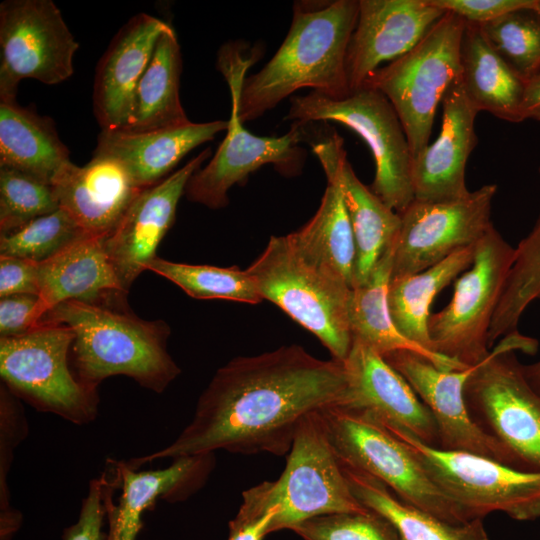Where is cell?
<instances>
[{"instance_id":"6da1fadb","label":"cell","mask_w":540,"mask_h":540,"mask_svg":"<svg viewBox=\"0 0 540 540\" xmlns=\"http://www.w3.org/2000/svg\"><path fill=\"white\" fill-rule=\"evenodd\" d=\"M346 388L343 362L316 358L296 344L235 357L216 371L175 440L129 463L140 468L217 450L287 455L302 419L339 405Z\"/></svg>"},{"instance_id":"7a4b0ae2","label":"cell","mask_w":540,"mask_h":540,"mask_svg":"<svg viewBox=\"0 0 540 540\" xmlns=\"http://www.w3.org/2000/svg\"><path fill=\"white\" fill-rule=\"evenodd\" d=\"M127 294L84 302L69 300L47 311L41 322L60 323L74 332L71 368L85 387L123 375L141 387L163 392L181 373L167 350L171 334L164 320H145L128 306Z\"/></svg>"},{"instance_id":"3957f363","label":"cell","mask_w":540,"mask_h":540,"mask_svg":"<svg viewBox=\"0 0 540 540\" xmlns=\"http://www.w3.org/2000/svg\"><path fill=\"white\" fill-rule=\"evenodd\" d=\"M359 13L358 0H337L320 7L294 5L289 31L264 67L246 77L238 97L245 123L263 116L294 92L310 88L334 99L351 91L346 54Z\"/></svg>"},{"instance_id":"277c9868","label":"cell","mask_w":540,"mask_h":540,"mask_svg":"<svg viewBox=\"0 0 540 540\" xmlns=\"http://www.w3.org/2000/svg\"><path fill=\"white\" fill-rule=\"evenodd\" d=\"M368 511L352 493L316 411L300 422L279 478L244 491L229 526L247 524L273 512V533L291 530L317 516Z\"/></svg>"},{"instance_id":"5b68a950","label":"cell","mask_w":540,"mask_h":540,"mask_svg":"<svg viewBox=\"0 0 540 540\" xmlns=\"http://www.w3.org/2000/svg\"><path fill=\"white\" fill-rule=\"evenodd\" d=\"M258 290L315 335L333 359L343 362L353 337L349 321L352 288L341 277L307 260L290 235L271 236L246 269Z\"/></svg>"},{"instance_id":"8992f818","label":"cell","mask_w":540,"mask_h":540,"mask_svg":"<svg viewBox=\"0 0 540 540\" xmlns=\"http://www.w3.org/2000/svg\"><path fill=\"white\" fill-rule=\"evenodd\" d=\"M515 350L534 353L537 341L519 332L503 337L475 366L464 398L473 421L513 455L521 470L540 472V396Z\"/></svg>"},{"instance_id":"52a82bcc","label":"cell","mask_w":540,"mask_h":540,"mask_svg":"<svg viewBox=\"0 0 540 540\" xmlns=\"http://www.w3.org/2000/svg\"><path fill=\"white\" fill-rule=\"evenodd\" d=\"M466 22L445 11L409 52L369 75L363 86L381 92L396 111L413 159L429 144L439 103L461 75Z\"/></svg>"},{"instance_id":"ba28073f","label":"cell","mask_w":540,"mask_h":540,"mask_svg":"<svg viewBox=\"0 0 540 540\" xmlns=\"http://www.w3.org/2000/svg\"><path fill=\"white\" fill-rule=\"evenodd\" d=\"M284 120L301 125L333 121L353 130L374 159L373 193L399 214L415 199L413 156L405 131L393 106L378 90L364 85L340 99L314 91L292 96Z\"/></svg>"},{"instance_id":"9c48e42d","label":"cell","mask_w":540,"mask_h":540,"mask_svg":"<svg viewBox=\"0 0 540 540\" xmlns=\"http://www.w3.org/2000/svg\"><path fill=\"white\" fill-rule=\"evenodd\" d=\"M319 415L342 466L382 481L405 503L443 521L470 522L405 444L377 421L338 405L319 410Z\"/></svg>"},{"instance_id":"30bf717a","label":"cell","mask_w":540,"mask_h":540,"mask_svg":"<svg viewBox=\"0 0 540 540\" xmlns=\"http://www.w3.org/2000/svg\"><path fill=\"white\" fill-rule=\"evenodd\" d=\"M74 337L64 324L41 322L23 335L0 338V376L15 397L35 409L83 425L96 418L99 396L70 367Z\"/></svg>"},{"instance_id":"8fae6325","label":"cell","mask_w":540,"mask_h":540,"mask_svg":"<svg viewBox=\"0 0 540 540\" xmlns=\"http://www.w3.org/2000/svg\"><path fill=\"white\" fill-rule=\"evenodd\" d=\"M405 444L433 482L468 521L503 512L517 521L540 517V472L485 456L430 446L404 429H387Z\"/></svg>"},{"instance_id":"7c38bea8","label":"cell","mask_w":540,"mask_h":540,"mask_svg":"<svg viewBox=\"0 0 540 540\" xmlns=\"http://www.w3.org/2000/svg\"><path fill=\"white\" fill-rule=\"evenodd\" d=\"M514 258L515 247L492 225L476 243L472 265L454 281L450 302L429 317L433 351L465 367L489 355V328Z\"/></svg>"},{"instance_id":"4fadbf2b","label":"cell","mask_w":540,"mask_h":540,"mask_svg":"<svg viewBox=\"0 0 540 540\" xmlns=\"http://www.w3.org/2000/svg\"><path fill=\"white\" fill-rule=\"evenodd\" d=\"M79 43L51 0L0 4V101L16 100L23 79L59 84L74 71Z\"/></svg>"},{"instance_id":"5bb4252c","label":"cell","mask_w":540,"mask_h":540,"mask_svg":"<svg viewBox=\"0 0 540 540\" xmlns=\"http://www.w3.org/2000/svg\"><path fill=\"white\" fill-rule=\"evenodd\" d=\"M497 189L496 184H486L459 199H414L399 214L391 277L419 273L476 244L493 225L490 216Z\"/></svg>"},{"instance_id":"9a60e30c","label":"cell","mask_w":540,"mask_h":540,"mask_svg":"<svg viewBox=\"0 0 540 540\" xmlns=\"http://www.w3.org/2000/svg\"><path fill=\"white\" fill-rule=\"evenodd\" d=\"M231 96V114L226 136L209 163L189 179L185 196L191 202L211 209L228 205V191L241 184L262 166L272 164L284 175L300 172L306 151L299 146L303 126L293 122L290 130L279 137L257 136L249 132L238 115V97L243 79L227 81Z\"/></svg>"},{"instance_id":"2e32d148","label":"cell","mask_w":540,"mask_h":540,"mask_svg":"<svg viewBox=\"0 0 540 540\" xmlns=\"http://www.w3.org/2000/svg\"><path fill=\"white\" fill-rule=\"evenodd\" d=\"M383 358L430 410L438 429L437 448L474 453L520 469L513 455L479 427L467 409L464 386L476 365L444 371L407 350L394 351Z\"/></svg>"},{"instance_id":"e0dca14e","label":"cell","mask_w":540,"mask_h":540,"mask_svg":"<svg viewBox=\"0 0 540 540\" xmlns=\"http://www.w3.org/2000/svg\"><path fill=\"white\" fill-rule=\"evenodd\" d=\"M210 155L207 148L164 180L142 189L116 228L105 237L104 246L123 292H129L136 278L157 257V248L175 221L189 179Z\"/></svg>"},{"instance_id":"ac0fdd59","label":"cell","mask_w":540,"mask_h":540,"mask_svg":"<svg viewBox=\"0 0 540 540\" xmlns=\"http://www.w3.org/2000/svg\"><path fill=\"white\" fill-rule=\"evenodd\" d=\"M343 364L347 388L338 406L364 413L386 429H404L430 446H439L430 410L382 355L353 339Z\"/></svg>"},{"instance_id":"d6986e66","label":"cell","mask_w":540,"mask_h":540,"mask_svg":"<svg viewBox=\"0 0 540 540\" xmlns=\"http://www.w3.org/2000/svg\"><path fill=\"white\" fill-rule=\"evenodd\" d=\"M173 460L166 468L143 471L129 462H115L113 480L101 477L109 522L106 540H135L145 510L159 499H186L205 483L214 465L213 454Z\"/></svg>"},{"instance_id":"ffe728a7","label":"cell","mask_w":540,"mask_h":540,"mask_svg":"<svg viewBox=\"0 0 540 540\" xmlns=\"http://www.w3.org/2000/svg\"><path fill=\"white\" fill-rule=\"evenodd\" d=\"M444 13L430 0H359L346 54L350 91L362 87L383 62L409 52Z\"/></svg>"},{"instance_id":"44dd1931","label":"cell","mask_w":540,"mask_h":540,"mask_svg":"<svg viewBox=\"0 0 540 540\" xmlns=\"http://www.w3.org/2000/svg\"><path fill=\"white\" fill-rule=\"evenodd\" d=\"M441 103V131L413 159L412 182L419 201H448L470 193L465 170L478 144L475 119L479 112L466 95L461 75L449 86Z\"/></svg>"},{"instance_id":"7402d4cb","label":"cell","mask_w":540,"mask_h":540,"mask_svg":"<svg viewBox=\"0 0 540 540\" xmlns=\"http://www.w3.org/2000/svg\"><path fill=\"white\" fill-rule=\"evenodd\" d=\"M170 25L147 13L129 19L111 40L96 67L93 110L101 129H122L135 88L160 34Z\"/></svg>"},{"instance_id":"603a6c76","label":"cell","mask_w":540,"mask_h":540,"mask_svg":"<svg viewBox=\"0 0 540 540\" xmlns=\"http://www.w3.org/2000/svg\"><path fill=\"white\" fill-rule=\"evenodd\" d=\"M59 207L88 234L106 237L142 190L126 167L111 157L93 156L70 164L52 185Z\"/></svg>"},{"instance_id":"cb8c5ba5","label":"cell","mask_w":540,"mask_h":540,"mask_svg":"<svg viewBox=\"0 0 540 540\" xmlns=\"http://www.w3.org/2000/svg\"><path fill=\"white\" fill-rule=\"evenodd\" d=\"M227 128L228 121L215 120L204 123L190 121L142 133L101 129L93 156L120 161L136 185L144 189L167 178L190 151L213 140Z\"/></svg>"},{"instance_id":"d4e9b609","label":"cell","mask_w":540,"mask_h":540,"mask_svg":"<svg viewBox=\"0 0 540 540\" xmlns=\"http://www.w3.org/2000/svg\"><path fill=\"white\" fill-rule=\"evenodd\" d=\"M319 144L337 169L353 230L354 288L367 282L379 260L396 243L401 217L359 180L346 157L341 137L333 134Z\"/></svg>"},{"instance_id":"484cf974","label":"cell","mask_w":540,"mask_h":540,"mask_svg":"<svg viewBox=\"0 0 540 540\" xmlns=\"http://www.w3.org/2000/svg\"><path fill=\"white\" fill-rule=\"evenodd\" d=\"M104 239L86 234L53 257L37 263L43 315L65 301L94 302L118 292L125 293L107 255Z\"/></svg>"},{"instance_id":"4316f807","label":"cell","mask_w":540,"mask_h":540,"mask_svg":"<svg viewBox=\"0 0 540 540\" xmlns=\"http://www.w3.org/2000/svg\"><path fill=\"white\" fill-rule=\"evenodd\" d=\"M313 152L324 170L327 186L314 216L289 235L307 260L341 277L352 288L355 242L339 175L319 143L313 145Z\"/></svg>"},{"instance_id":"83f0119b","label":"cell","mask_w":540,"mask_h":540,"mask_svg":"<svg viewBox=\"0 0 540 540\" xmlns=\"http://www.w3.org/2000/svg\"><path fill=\"white\" fill-rule=\"evenodd\" d=\"M72 163L51 118L19 106L16 100L0 101V167L52 186Z\"/></svg>"},{"instance_id":"f1b7e54d","label":"cell","mask_w":540,"mask_h":540,"mask_svg":"<svg viewBox=\"0 0 540 540\" xmlns=\"http://www.w3.org/2000/svg\"><path fill=\"white\" fill-rule=\"evenodd\" d=\"M460 64L466 95L478 112L511 123L525 120L526 82L491 48L478 24L466 22Z\"/></svg>"},{"instance_id":"f546056e","label":"cell","mask_w":540,"mask_h":540,"mask_svg":"<svg viewBox=\"0 0 540 540\" xmlns=\"http://www.w3.org/2000/svg\"><path fill=\"white\" fill-rule=\"evenodd\" d=\"M394 249L395 244L379 260L366 283L352 288L349 321L353 339L360 340L382 356L394 351L407 350L421 355L444 371L468 368L411 341L396 327L387 299Z\"/></svg>"},{"instance_id":"4dcf8cb0","label":"cell","mask_w":540,"mask_h":540,"mask_svg":"<svg viewBox=\"0 0 540 540\" xmlns=\"http://www.w3.org/2000/svg\"><path fill=\"white\" fill-rule=\"evenodd\" d=\"M181 71L180 45L169 26L155 44L135 88L128 123L120 130L142 133L190 122L180 100Z\"/></svg>"},{"instance_id":"1f68e13d","label":"cell","mask_w":540,"mask_h":540,"mask_svg":"<svg viewBox=\"0 0 540 540\" xmlns=\"http://www.w3.org/2000/svg\"><path fill=\"white\" fill-rule=\"evenodd\" d=\"M475 245L464 247L419 273L390 278L389 311L405 337L433 351L428 331L431 304L446 286L472 265Z\"/></svg>"},{"instance_id":"d6a6232c","label":"cell","mask_w":540,"mask_h":540,"mask_svg":"<svg viewBox=\"0 0 540 540\" xmlns=\"http://www.w3.org/2000/svg\"><path fill=\"white\" fill-rule=\"evenodd\" d=\"M342 468L357 500L388 520L401 540H489L482 519L448 523L405 503L382 481L361 471Z\"/></svg>"},{"instance_id":"836d02e7","label":"cell","mask_w":540,"mask_h":540,"mask_svg":"<svg viewBox=\"0 0 540 540\" xmlns=\"http://www.w3.org/2000/svg\"><path fill=\"white\" fill-rule=\"evenodd\" d=\"M148 270L170 280L195 299H225L249 304L263 300L246 269L177 263L157 256Z\"/></svg>"},{"instance_id":"e575fe53","label":"cell","mask_w":540,"mask_h":540,"mask_svg":"<svg viewBox=\"0 0 540 540\" xmlns=\"http://www.w3.org/2000/svg\"><path fill=\"white\" fill-rule=\"evenodd\" d=\"M491 48L524 81L540 74V15L519 9L479 25Z\"/></svg>"},{"instance_id":"d590c367","label":"cell","mask_w":540,"mask_h":540,"mask_svg":"<svg viewBox=\"0 0 540 540\" xmlns=\"http://www.w3.org/2000/svg\"><path fill=\"white\" fill-rule=\"evenodd\" d=\"M86 234L66 211L59 208L13 232L0 235V256L41 263Z\"/></svg>"},{"instance_id":"8d00e7d4","label":"cell","mask_w":540,"mask_h":540,"mask_svg":"<svg viewBox=\"0 0 540 540\" xmlns=\"http://www.w3.org/2000/svg\"><path fill=\"white\" fill-rule=\"evenodd\" d=\"M53 187L20 171L0 167V233L13 232L59 209Z\"/></svg>"},{"instance_id":"74e56055","label":"cell","mask_w":540,"mask_h":540,"mask_svg":"<svg viewBox=\"0 0 540 540\" xmlns=\"http://www.w3.org/2000/svg\"><path fill=\"white\" fill-rule=\"evenodd\" d=\"M28 433L25 414L15 396L1 384L0 390V538L11 540L21 526L22 517L10 503L7 474L15 447Z\"/></svg>"},{"instance_id":"f35d334b","label":"cell","mask_w":540,"mask_h":540,"mask_svg":"<svg viewBox=\"0 0 540 540\" xmlns=\"http://www.w3.org/2000/svg\"><path fill=\"white\" fill-rule=\"evenodd\" d=\"M291 530L303 540H401L395 527L371 510L317 516Z\"/></svg>"},{"instance_id":"ab89813d","label":"cell","mask_w":540,"mask_h":540,"mask_svg":"<svg viewBox=\"0 0 540 540\" xmlns=\"http://www.w3.org/2000/svg\"><path fill=\"white\" fill-rule=\"evenodd\" d=\"M509 282L525 300L540 299V211L530 232L515 247Z\"/></svg>"},{"instance_id":"60d3db41","label":"cell","mask_w":540,"mask_h":540,"mask_svg":"<svg viewBox=\"0 0 540 540\" xmlns=\"http://www.w3.org/2000/svg\"><path fill=\"white\" fill-rule=\"evenodd\" d=\"M38 295L16 294L0 298V338L23 335L42 319Z\"/></svg>"},{"instance_id":"b9f144b4","label":"cell","mask_w":540,"mask_h":540,"mask_svg":"<svg viewBox=\"0 0 540 540\" xmlns=\"http://www.w3.org/2000/svg\"><path fill=\"white\" fill-rule=\"evenodd\" d=\"M437 8L452 12L465 22L482 25L519 9H534L536 0H430Z\"/></svg>"},{"instance_id":"7bdbcfd3","label":"cell","mask_w":540,"mask_h":540,"mask_svg":"<svg viewBox=\"0 0 540 540\" xmlns=\"http://www.w3.org/2000/svg\"><path fill=\"white\" fill-rule=\"evenodd\" d=\"M105 515L102 478L94 479L82 502L77 522L65 529L63 540H106L103 533Z\"/></svg>"},{"instance_id":"ee69618b","label":"cell","mask_w":540,"mask_h":540,"mask_svg":"<svg viewBox=\"0 0 540 540\" xmlns=\"http://www.w3.org/2000/svg\"><path fill=\"white\" fill-rule=\"evenodd\" d=\"M16 294L39 296L37 263L0 256V298Z\"/></svg>"},{"instance_id":"f6af8a7d","label":"cell","mask_w":540,"mask_h":540,"mask_svg":"<svg viewBox=\"0 0 540 540\" xmlns=\"http://www.w3.org/2000/svg\"><path fill=\"white\" fill-rule=\"evenodd\" d=\"M273 518L274 513L270 512L250 523L229 526L228 540H263L267 534H270Z\"/></svg>"},{"instance_id":"bcb514c9","label":"cell","mask_w":540,"mask_h":540,"mask_svg":"<svg viewBox=\"0 0 540 540\" xmlns=\"http://www.w3.org/2000/svg\"><path fill=\"white\" fill-rule=\"evenodd\" d=\"M522 110L525 120L540 122V74L526 83Z\"/></svg>"},{"instance_id":"7dc6e473","label":"cell","mask_w":540,"mask_h":540,"mask_svg":"<svg viewBox=\"0 0 540 540\" xmlns=\"http://www.w3.org/2000/svg\"><path fill=\"white\" fill-rule=\"evenodd\" d=\"M522 371L529 385L540 396V360L529 365L522 364Z\"/></svg>"},{"instance_id":"c3c4849f","label":"cell","mask_w":540,"mask_h":540,"mask_svg":"<svg viewBox=\"0 0 540 540\" xmlns=\"http://www.w3.org/2000/svg\"><path fill=\"white\" fill-rule=\"evenodd\" d=\"M534 10L540 15V0H536Z\"/></svg>"},{"instance_id":"681fc988","label":"cell","mask_w":540,"mask_h":540,"mask_svg":"<svg viewBox=\"0 0 540 540\" xmlns=\"http://www.w3.org/2000/svg\"><path fill=\"white\" fill-rule=\"evenodd\" d=\"M232 61H240V60H232ZM232 61H230V62H232ZM230 62H228V63H230ZM240 62H242V61H240ZM228 63H226V64H228ZM243 63H245V62H243ZM226 64H225V65H226ZM245 64H246V63H245ZM225 65H223V66H225ZM246 65L248 66V64H246ZM223 66H222V67H223ZM248 67H249V66H248ZM221 69H222V68H221ZM221 69H220V70H221Z\"/></svg>"}]
</instances>
